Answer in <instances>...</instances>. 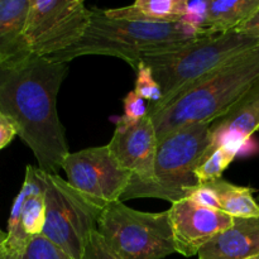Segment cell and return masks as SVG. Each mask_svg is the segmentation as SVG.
<instances>
[{"instance_id":"6da1fadb","label":"cell","mask_w":259,"mask_h":259,"mask_svg":"<svg viewBox=\"0 0 259 259\" xmlns=\"http://www.w3.org/2000/svg\"><path fill=\"white\" fill-rule=\"evenodd\" d=\"M67 73V63L34 55L0 66V113L14 123L18 136L34 154L38 168L47 174H56L70 153L56 108Z\"/></svg>"},{"instance_id":"7a4b0ae2","label":"cell","mask_w":259,"mask_h":259,"mask_svg":"<svg viewBox=\"0 0 259 259\" xmlns=\"http://www.w3.org/2000/svg\"><path fill=\"white\" fill-rule=\"evenodd\" d=\"M200 38L190 24L147 23L113 19L103 9H91V19L85 34L66 51L48 56L52 62L68 63L81 56L99 55L121 58L137 72L146 56L172 51Z\"/></svg>"},{"instance_id":"3957f363","label":"cell","mask_w":259,"mask_h":259,"mask_svg":"<svg viewBox=\"0 0 259 259\" xmlns=\"http://www.w3.org/2000/svg\"><path fill=\"white\" fill-rule=\"evenodd\" d=\"M258 80L259 45L200 78L166 108L149 115L158 143L185 125L211 124L224 115Z\"/></svg>"},{"instance_id":"277c9868","label":"cell","mask_w":259,"mask_h":259,"mask_svg":"<svg viewBox=\"0 0 259 259\" xmlns=\"http://www.w3.org/2000/svg\"><path fill=\"white\" fill-rule=\"evenodd\" d=\"M259 39L239 32L200 37L167 52L146 56L162 91V100L148 106V115L158 113L187 88L242 53L257 47Z\"/></svg>"},{"instance_id":"5b68a950","label":"cell","mask_w":259,"mask_h":259,"mask_svg":"<svg viewBox=\"0 0 259 259\" xmlns=\"http://www.w3.org/2000/svg\"><path fill=\"white\" fill-rule=\"evenodd\" d=\"M211 136L209 123L185 125L158 143L152 179L131 182L120 197L124 202L137 197H156L169 202L187 199L200 185L196 169L210 156Z\"/></svg>"},{"instance_id":"8992f818","label":"cell","mask_w":259,"mask_h":259,"mask_svg":"<svg viewBox=\"0 0 259 259\" xmlns=\"http://www.w3.org/2000/svg\"><path fill=\"white\" fill-rule=\"evenodd\" d=\"M96 232L119 259H163L176 253L168 210L146 212L113 202L101 212Z\"/></svg>"},{"instance_id":"52a82bcc","label":"cell","mask_w":259,"mask_h":259,"mask_svg":"<svg viewBox=\"0 0 259 259\" xmlns=\"http://www.w3.org/2000/svg\"><path fill=\"white\" fill-rule=\"evenodd\" d=\"M43 179L46 224L42 237L71 258L82 259L104 209L73 189L60 175L43 171Z\"/></svg>"},{"instance_id":"ba28073f","label":"cell","mask_w":259,"mask_h":259,"mask_svg":"<svg viewBox=\"0 0 259 259\" xmlns=\"http://www.w3.org/2000/svg\"><path fill=\"white\" fill-rule=\"evenodd\" d=\"M90 19L91 9L82 0H30L24 32L30 53L48 57L72 47Z\"/></svg>"},{"instance_id":"9c48e42d","label":"cell","mask_w":259,"mask_h":259,"mask_svg":"<svg viewBox=\"0 0 259 259\" xmlns=\"http://www.w3.org/2000/svg\"><path fill=\"white\" fill-rule=\"evenodd\" d=\"M61 168L73 189L103 209L120 201L133 177L116 161L108 144L70 152Z\"/></svg>"},{"instance_id":"30bf717a","label":"cell","mask_w":259,"mask_h":259,"mask_svg":"<svg viewBox=\"0 0 259 259\" xmlns=\"http://www.w3.org/2000/svg\"><path fill=\"white\" fill-rule=\"evenodd\" d=\"M46 224V184L42 169L28 164L24 182L13 201L4 245L20 258L30 240L42 235Z\"/></svg>"},{"instance_id":"8fae6325","label":"cell","mask_w":259,"mask_h":259,"mask_svg":"<svg viewBox=\"0 0 259 259\" xmlns=\"http://www.w3.org/2000/svg\"><path fill=\"white\" fill-rule=\"evenodd\" d=\"M168 215L175 250L184 257L199 254L204 245L234 223V218L220 210L201 207L186 199L174 202Z\"/></svg>"},{"instance_id":"7c38bea8","label":"cell","mask_w":259,"mask_h":259,"mask_svg":"<svg viewBox=\"0 0 259 259\" xmlns=\"http://www.w3.org/2000/svg\"><path fill=\"white\" fill-rule=\"evenodd\" d=\"M109 149L123 168L133 175L131 182H147L152 179L158 138L149 115L138 121L119 119Z\"/></svg>"},{"instance_id":"4fadbf2b","label":"cell","mask_w":259,"mask_h":259,"mask_svg":"<svg viewBox=\"0 0 259 259\" xmlns=\"http://www.w3.org/2000/svg\"><path fill=\"white\" fill-rule=\"evenodd\" d=\"M259 131V80L227 113L210 124V154L220 147L239 153Z\"/></svg>"},{"instance_id":"5bb4252c","label":"cell","mask_w":259,"mask_h":259,"mask_svg":"<svg viewBox=\"0 0 259 259\" xmlns=\"http://www.w3.org/2000/svg\"><path fill=\"white\" fill-rule=\"evenodd\" d=\"M259 254V218H234L199 252V259H249Z\"/></svg>"},{"instance_id":"9a60e30c","label":"cell","mask_w":259,"mask_h":259,"mask_svg":"<svg viewBox=\"0 0 259 259\" xmlns=\"http://www.w3.org/2000/svg\"><path fill=\"white\" fill-rule=\"evenodd\" d=\"M29 7L30 0H0V66L32 56L24 34Z\"/></svg>"},{"instance_id":"2e32d148","label":"cell","mask_w":259,"mask_h":259,"mask_svg":"<svg viewBox=\"0 0 259 259\" xmlns=\"http://www.w3.org/2000/svg\"><path fill=\"white\" fill-rule=\"evenodd\" d=\"M259 8V0H207L202 37L237 32Z\"/></svg>"},{"instance_id":"e0dca14e","label":"cell","mask_w":259,"mask_h":259,"mask_svg":"<svg viewBox=\"0 0 259 259\" xmlns=\"http://www.w3.org/2000/svg\"><path fill=\"white\" fill-rule=\"evenodd\" d=\"M187 0H137L132 5L105 9L113 19L147 23H180L186 15Z\"/></svg>"},{"instance_id":"ac0fdd59","label":"cell","mask_w":259,"mask_h":259,"mask_svg":"<svg viewBox=\"0 0 259 259\" xmlns=\"http://www.w3.org/2000/svg\"><path fill=\"white\" fill-rule=\"evenodd\" d=\"M207 184V182H206ZM220 199V210L232 218H259V204L253 196L254 190L238 186L224 179L211 181Z\"/></svg>"},{"instance_id":"d6986e66","label":"cell","mask_w":259,"mask_h":259,"mask_svg":"<svg viewBox=\"0 0 259 259\" xmlns=\"http://www.w3.org/2000/svg\"><path fill=\"white\" fill-rule=\"evenodd\" d=\"M238 152L227 147L217 148L196 169V177L200 185L223 179V172L234 161Z\"/></svg>"},{"instance_id":"ffe728a7","label":"cell","mask_w":259,"mask_h":259,"mask_svg":"<svg viewBox=\"0 0 259 259\" xmlns=\"http://www.w3.org/2000/svg\"><path fill=\"white\" fill-rule=\"evenodd\" d=\"M134 91L144 100H149V105H156L162 100V91L157 83L151 68L144 62L139 63L137 70V80Z\"/></svg>"},{"instance_id":"44dd1931","label":"cell","mask_w":259,"mask_h":259,"mask_svg":"<svg viewBox=\"0 0 259 259\" xmlns=\"http://www.w3.org/2000/svg\"><path fill=\"white\" fill-rule=\"evenodd\" d=\"M20 259H73L45 237L33 238Z\"/></svg>"},{"instance_id":"7402d4cb","label":"cell","mask_w":259,"mask_h":259,"mask_svg":"<svg viewBox=\"0 0 259 259\" xmlns=\"http://www.w3.org/2000/svg\"><path fill=\"white\" fill-rule=\"evenodd\" d=\"M186 200H190L194 204L199 205L201 207L211 210H220V199L217 190L214 189L210 182L207 184H201L195 187L189 194ZM222 211V210H220Z\"/></svg>"},{"instance_id":"603a6c76","label":"cell","mask_w":259,"mask_h":259,"mask_svg":"<svg viewBox=\"0 0 259 259\" xmlns=\"http://www.w3.org/2000/svg\"><path fill=\"white\" fill-rule=\"evenodd\" d=\"M124 103V115L121 119L125 121H138L148 115V108L146 105V100L138 95L136 91H129L123 100Z\"/></svg>"},{"instance_id":"cb8c5ba5","label":"cell","mask_w":259,"mask_h":259,"mask_svg":"<svg viewBox=\"0 0 259 259\" xmlns=\"http://www.w3.org/2000/svg\"><path fill=\"white\" fill-rule=\"evenodd\" d=\"M82 259H119L109 249L98 232H94L83 253Z\"/></svg>"},{"instance_id":"d4e9b609","label":"cell","mask_w":259,"mask_h":259,"mask_svg":"<svg viewBox=\"0 0 259 259\" xmlns=\"http://www.w3.org/2000/svg\"><path fill=\"white\" fill-rule=\"evenodd\" d=\"M17 136L18 131L14 123L7 115L0 113V151L12 143V141Z\"/></svg>"},{"instance_id":"484cf974","label":"cell","mask_w":259,"mask_h":259,"mask_svg":"<svg viewBox=\"0 0 259 259\" xmlns=\"http://www.w3.org/2000/svg\"><path fill=\"white\" fill-rule=\"evenodd\" d=\"M237 32L259 39V8L255 10L254 14H253L249 19L245 20V22L238 28Z\"/></svg>"},{"instance_id":"4316f807","label":"cell","mask_w":259,"mask_h":259,"mask_svg":"<svg viewBox=\"0 0 259 259\" xmlns=\"http://www.w3.org/2000/svg\"><path fill=\"white\" fill-rule=\"evenodd\" d=\"M0 259H20L17 255H14L13 253H10L9 250L5 248V245L0 247Z\"/></svg>"},{"instance_id":"83f0119b","label":"cell","mask_w":259,"mask_h":259,"mask_svg":"<svg viewBox=\"0 0 259 259\" xmlns=\"http://www.w3.org/2000/svg\"><path fill=\"white\" fill-rule=\"evenodd\" d=\"M5 240H7V233H4L2 229H0V247L4 245Z\"/></svg>"},{"instance_id":"f1b7e54d","label":"cell","mask_w":259,"mask_h":259,"mask_svg":"<svg viewBox=\"0 0 259 259\" xmlns=\"http://www.w3.org/2000/svg\"><path fill=\"white\" fill-rule=\"evenodd\" d=\"M249 259H259V254H258V255H255V257H252V258H249Z\"/></svg>"}]
</instances>
